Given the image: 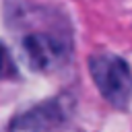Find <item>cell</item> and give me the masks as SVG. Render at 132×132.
<instances>
[{"label": "cell", "mask_w": 132, "mask_h": 132, "mask_svg": "<svg viewBox=\"0 0 132 132\" xmlns=\"http://www.w3.org/2000/svg\"><path fill=\"white\" fill-rule=\"evenodd\" d=\"M89 72L103 95L113 107L126 109L132 99V72L128 64L113 54H95L89 58Z\"/></svg>", "instance_id": "obj_2"}, {"label": "cell", "mask_w": 132, "mask_h": 132, "mask_svg": "<svg viewBox=\"0 0 132 132\" xmlns=\"http://www.w3.org/2000/svg\"><path fill=\"white\" fill-rule=\"evenodd\" d=\"M21 54L29 68L37 72H52L62 68L70 58V33L64 25L54 23L50 27L35 25L21 37Z\"/></svg>", "instance_id": "obj_1"}, {"label": "cell", "mask_w": 132, "mask_h": 132, "mask_svg": "<svg viewBox=\"0 0 132 132\" xmlns=\"http://www.w3.org/2000/svg\"><path fill=\"white\" fill-rule=\"evenodd\" d=\"M68 97L47 99L12 118L8 132H58L70 116Z\"/></svg>", "instance_id": "obj_3"}]
</instances>
